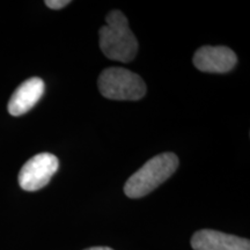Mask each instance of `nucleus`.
<instances>
[{"label":"nucleus","mask_w":250,"mask_h":250,"mask_svg":"<svg viewBox=\"0 0 250 250\" xmlns=\"http://www.w3.org/2000/svg\"><path fill=\"white\" fill-rule=\"evenodd\" d=\"M99 43L103 55L111 61L129 62L138 52V41L130 29L127 18L117 9L105 17V24L99 31Z\"/></svg>","instance_id":"1"},{"label":"nucleus","mask_w":250,"mask_h":250,"mask_svg":"<svg viewBox=\"0 0 250 250\" xmlns=\"http://www.w3.org/2000/svg\"><path fill=\"white\" fill-rule=\"evenodd\" d=\"M177 167L179 158L174 153L166 152L155 155L126 181L124 193L133 199L148 195L169 179Z\"/></svg>","instance_id":"2"},{"label":"nucleus","mask_w":250,"mask_h":250,"mask_svg":"<svg viewBox=\"0 0 250 250\" xmlns=\"http://www.w3.org/2000/svg\"><path fill=\"white\" fill-rule=\"evenodd\" d=\"M100 93L116 101H138L146 94V85L134 72L123 67L104 68L98 79Z\"/></svg>","instance_id":"3"},{"label":"nucleus","mask_w":250,"mask_h":250,"mask_svg":"<svg viewBox=\"0 0 250 250\" xmlns=\"http://www.w3.org/2000/svg\"><path fill=\"white\" fill-rule=\"evenodd\" d=\"M59 168L57 156L51 153H40L29 159L19 173V184L24 191H37L51 180Z\"/></svg>","instance_id":"4"},{"label":"nucleus","mask_w":250,"mask_h":250,"mask_svg":"<svg viewBox=\"0 0 250 250\" xmlns=\"http://www.w3.org/2000/svg\"><path fill=\"white\" fill-rule=\"evenodd\" d=\"M236 62L235 52L227 46H202L193 56V65L206 73H227Z\"/></svg>","instance_id":"5"},{"label":"nucleus","mask_w":250,"mask_h":250,"mask_svg":"<svg viewBox=\"0 0 250 250\" xmlns=\"http://www.w3.org/2000/svg\"><path fill=\"white\" fill-rule=\"evenodd\" d=\"M191 246L193 250H250L248 239L212 229L196 232L191 239Z\"/></svg>","instance_id":"6"},{"label":"nucleus","mask_w":250,"mask_h":250,"mask_svg":"<svg viewBox=\"0 0 250 250\" xmlns=\"http://www.w3.org/2000/svg\"><path fill=\"white\" fill-rule=\"evenodd\" d=\"M44 83L41 78L27 79L12 94L8 102V112L12 116H21L30 110L42 98Z\"/></svg>","instance_id":"7"},{"label":"nucleus","mask_w":250,"mask_h":250,"mask_svg":"<svg viewBox=\"0 0 250 250\" xmlns=\"http://www.w3.org/2000/svg\"><path fill=\"white\" fill-rule=\"evenodd\" d=\"M68 0H45L44 4L51 9H62L70 4Z\"/></svg>","instance_id":"8"},{"label":"nucleus","mask_w":250,"mask_h":250,"mask_svg":"<svg viewBox=\"0 0 250 250\" xmlns=\"http://www.w3.org/2000/svg\"><path fill=\"white\" fill-rule=\"evenodd\" d=\"M85 250H114V249L109 248V247H92V248H88Z\"/></svg>","instance_id":"9"}]
</instances>
